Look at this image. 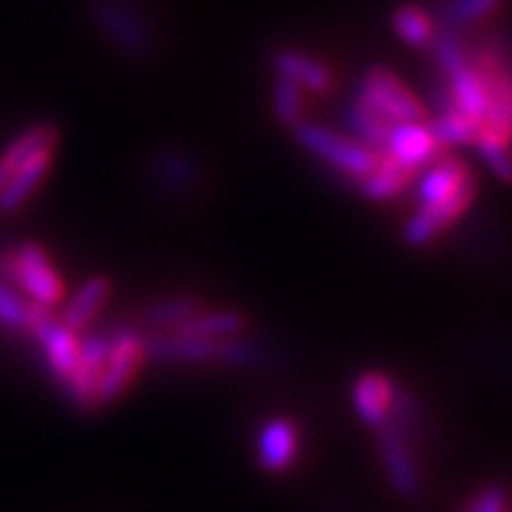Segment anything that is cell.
Wrapping results in <instances>:
<instances>
[{"instance_id":"obj_1","label":"cell","mask_w":512,"mask_h":512,"mask_svg":"<svg viewBox=\"0 0 512 512\" xmlns=\"http://www.w3.org/2000/svg\"><path fill=\"white\" fill-rule=\"evenodd\" d=\"M0 272L24 293H29L34 304L48 306V309L61 304L63 280L40 243H24L16 251H3Z\"/></svg>"},{"instance_id":"obj_2","label":"cell","mask_w":512,"mask_h":512,"mask_svg":"<svg viewBox=\"0 0 512 512\" xmlns=\"http://www.w3.org/2000/svg\"><path fill=\"white\" fill-rule=\"evenodd\" d=\"M296 139L304 144L309 152H314V155H319L322 160L330 162L332 168H337L340 173H345V176L358 178V181L377 165L379 155H382L377 149H371L369 144L348 139V136L337 134L332 128L309 121L296 123Z\"/></svg>"},{"instance_id":"obj_3","label":"cell","mask_w":512,"mask_h":512,"mask_svg":"<svg viewBox=\"0 0 512 512\" xmlns=\"http://www.w3.org/2000/svg\"><path fill=\"white\" fill-rule=\"evenodd\" d=\"M358 97L377 110L384 121L390 123H411V121H426L424 102L413 95L411 89L405 87L398 76L387 71V68H371L366 71L364 81H361V92Z\"/></svg>"},{"instance_id":"obj_4","label":"cell","mask_w":512,"mask_h":512,"mask_svg":"<svg viewBox=\"0 0 512 512\" xmlns=\"http://www.w3.org/2000/svg\"><path fill=\"white\" fill-rule=\"evenodd\" d=\"M144 356V340L134 330H118L110 335L108 356L97 379V403H113L121 398L142 369Z\"/></svg>"},{"instance_id":"obj_5","label":"cell","mask_w":512,"mask_h":512,"mask_svg":"<svg viewBox=\"0 0 512 512\" xmlns=\"http://www.w3.org/2000/svg\"><path fill=\"white\" fill-rule=\"evenodd\" d=\"M27 330L37 335V340L45 348L48 364L53 366L55 377L66 382L68 374L74 371L76 358H79V340L76 332L68 330L66 324L53 319V309L40 304L27 306Z\"/></svg>"},{"instance_id":"obj_6","label":"cell","mask_w":512,"mask_h":512,"mask_svg":"<svg viewBox=\"0 0 512 512\" xmlns=\"http://www.w3.org/2000/svg\"><path fill=\"white\" fill-rule=\"evenodd\" d=\"M473 196H476V181L468 178L455 194L445 196L442 202L418 207L416 215H413L411 220H408V225H405V241L411 243V246H416V249H421V246H426L429 241H434L447 225L455 223L465 209L471 207Z\"/></svg>"},{"instance_id":"obj_7","label":"cell","mask_w":512,"mask_h":512,"mask_svg":"<svg viewBox=\"0 0 512 512\" xmlns=\"http://www.w3.org/2000/svg\"><path fill=\"white\" fill-rule=\"evenodd\" d=\"M384 152L403 162L405 168L421 170L426 165H432L437 157L445 155V147L437 142V136L432 134V128L426 121H411V123H392Z\"/></svg>"},{"instance_id":"obj_8","label":"cell","mask_w":512,"mask_h":512,"mask_svg":"<svg viewBox=\"0 0 512 512\" xmlns=\"http://www.w3.org/2000/svg\"><path fill=\"white\" fill-rule=\"evenodd\" d=\"M110 348V335L97 332V335L87 337L84 343H79V358H76L74 371L68 374L66 387L71 390L74 400L84 408L97 405V379L105 366V356Z\"/></svg>"},{"instance_id":"obj_9","label":"cell","mask_w":512,"mask_h":512,"mask_svg":"<svg viewBox=\"0 0 512 512\" xmlns=\"http://www.w3.org/2000/svg\"><path fill=\"white\" fill-rule=\"evenodd\" d=\"M379 450H382L384 468L390 476L392 486L398 489L403 497H416L421 492V476H418L416 460H413L408 442L395 426L384 424L379 429Z\"/></svg>"},{"instance_id":"obj_10","label":"cell","mask_w":512,"mask_h":512,"mask_svg":"<svg viewBox=\"0 0 512 512\" xmlns=\"http://www.w3.org/2000/svg\"><path fill=\"white\" fill-rule=\"evenodd\" d=\"M395 384L390 377H384L379 371H369L364 377H358L353 387V405H356L358 418L371 429H382L392 416L395 408Z\"/></svg>"},{"instance_id":"obj_11","label":"cell","mask_w":512,"mask_h":512,"mask_svg":"<svg viewBox=\"0 0 512 512\" xmlns=\"http://www.w3.org/2000/svg\"><path fill=\"white\" fill-rule=\"evenodd\" d=\"M256 458L267 473H283L298 458V429L288 418H272L259 432Z\"/></svg>"},{"instance_id":"obj_12","label":"cell","mask_w":512,"mask_h":512,"mask_svg":"<svg viewBox=\"0 0 512 512\" xmlns=\"http://www.w3.org/2000/svg\"><path fill=\"white\" fill-rule=\"evenodd\" d=\"M144 351L160 361H183V364H207L220 361V340H204L173 332V335H157L144 343Z\"/></svg>"},{"instance_id":"obj_13","label":"cell","mask_w":512,"mask_h":512,"mask_svg":"<svg viewBox=\"0 0 512 512\" xmlns=\"http://www.w3.org/2000/svg\"><path fill=\"white\" fill-rule=\"evenodd\" d=\"M50 162H53L50 149L34 152L27 160L19 162L11 178L6 181V186L0 189V212H14V209H19L21 204L27 202L32 191L42 183V178L48 176Z\"/></svg>"},{"instance_id":"obj_14","label":"cell","mask_w":512,"mask_h":512,"mask_svg":"<svg viewBox=\"0 0 512 512\" xmlns=\"http://www.w3.org/2000/svg\"><path fill=\"white\" fill-rule=\"evenodd\" d=\"M468 178H473L471 168L460 157H437L418 183V207L442 202L445 196L455 194Z\"/></svg>"},{"instance_id":"obj_15","label":"cell","mask_w":512,"mask_h":512,"mask_svg":"<svg viewBox=\"0 0 512 512\" xmlns=\"http://www.w3.org/2000/svg\"><path fill=\"white\" fill-rule=\"evenodd\" d=\"M413 176H416V170L405 168L403 162L382 152L377 165L361 178V191L374 202H387V199H395V196L403 194L408 189V183L413 181Z\"/></svg>"},{"instance_id":"obj_16","label":"cell","mask_w":512,"mask_h":512,"mask_svg":"<svg viewBox=\"0 0 512 512\" xmlns=\"http://www.w3.org/2000/svg\"><path fill=\"white\" fill-rule=\"evenodd\" d=\"M110 298V280L105 277H89L87 283L76 290V296L71 298V304L63 311L61 322L66 324L68 330H81L87 327L92 319L100 314V309L108 304Z\"/></svg>"},{"instance_id":"obj_17","label":"cell","mask_w":512,"mask_h":512,"mask_svg":"<svg viewBox=\"0 0 512 512\" xmlns=\"http://www.w3.org/2000/svg\"><path fill=\"white\" fill-rule=\"evenodd\" d=\"M275 68L280 76H288L311 92H330L332 89V71L324 63L314 61L309 55L293 53V50H283L275 55Z\"/></svg>"},{"instance_id":"obj_18","label":"cell","mask_w":512,"mask_h":512,"mask_svg":"<svg viewBox=\"0 0 512 512\" xmlns=\"http://www.w3.org/2000/svg\"><path fill=\"white\" fill-rule=\"evenodd\" d=\"M243 324H246V319L238 311H209V314H199L196 311L194 317L178 324L173 332L204 337V340H225V337L238 335L243 330Z\"/></svg>"},{"instance_id":"obj_19","label":"cell","mask_w":512,"mask_h":512,"mask_svg":"<svg viewBox=\"0 0 512 512\" xmlns=\"http://www.w3.org/2000/svg\"><path fill=\"white\" fill-rule=\"evenodd\" d=\"M345 121H348V126L353 128V134H356L358 139H364V144H369V147L377 149V152H384V144H387L392 123L384 121L382 115L374 108H369L361 97H356V100L348 105V110H345Z\"/></svg>"},{"instance_id":"obj_20","label":"cell","mask_w":512,"mask_h":512,"mask_svg":"<svg viewBox=\"0 0 512 512\" xmlns=\"http://www.w3.org/2000/svg\"><path fill=\"white\" fill-rule=\"evenodd\" d=\"M100 21L105 32H110L115 37V42L121 45V48L131 50V53H142V50L149 48L147 32L139 27V21H134L128 16L126 8L115 6H100Z\"/></svg>"},{"instance_id":"obj_21","label":"cell","mask_w":512,"mask_h":512,"mask_svg":"<svg viewBox=\"0 0 512 512\" xmlns=\"http://www.w3.org/2000/svg\"><path fill=\"white\" fill-rule=\"evenodd\" d=\"M392 27L398 32V37L413 48H424L434 37V21L426 14L424 8L418 6H398L392 14Z\"/></svg>"},{"instance_id":"obj_22","label":"cell","mask_w":512,"mask_h":512,"mask_svg":"<svg viewBox=\"0 0 512 512\" xmlns=\"http://www.w3.org/2000/svg\"><path fill=\"white\" fill-rule=\"evenodd\" d=\"M55 144H58V131H55L50 123H37V126L27 128L24 134H19L11 142V147L3 152L0 157H6L11 165H19V162L27 160L29 155H34V152H42V149H50L53 152Z\"/></svg>"},{"instance_id":"obj_23","label":"cell","mask_w":512,"mask_h":512,"mask_svg":"<svg viewBox=\"0 0 512 512\" xmlns=\"http://www.w3.org/2000/svg\"><path fill=\"white\" fill-rule=\"evenodd\" d=\"M196 311H199V298L176 296L152 306V309L144 314V319H147L149 327H155V330H176L178 324H183L186 319L194 317Z\"/></svg>"},{"instance_id":"obj_24","label":"cell","mask_w":512,"mask_h":512,"mask_svg":"<svg viewBox=\"0 0 512 512\" xmlns=\"http://www.w3.org/2000/svg\"><path fill=\"white\" fill-rule=\"evenodd\" d=\"M505 131H494V128H479L476 134V144H479L481 155L489 162L494 176L505 183L510 178V147H507Z\"/></svg>"},{"instance_id":"obj_25","label":"cell","mask_w":512,"mask_h":512,"mask_svg":"<svg viewBox=\"0 0 512 512\" xmlns=\"http://www.w3.org/2000/svg\"><path fill=\"white\" fill-rule=\"evenodd\" d=\"M275 113L283 123L296 126L298 121H304V87H298L296 81L288 79V76L277 74L275 84Z\"/></svg>"},{"instance_id":"obj_26","label":"cell","mask_w":512,"mask_h":512,"mask_svg":"<svg viewBox=\"0 0 512 512\" xmlns=\"http://www.w3.org/2000/svg\"><path fill=\"white\" fill-rule=\"evenodd\" d=\"M502 0H450L445 6V16L452 24H471L476 19L494 14Z\"/></svg>"},{"instance_id":"obj_27","label":"cell","mask_w":512,"mask_h":512,"mask_svg":"<svg viewBox=\"0 0 512 512\" xmlns=\"http://www.w3.org/2000/svg\"><path fill=\"white\" fill-rule=\"evenodd\" d=\"M27 306L14 290H8L0 285V322L14 327V330H24L27 327Z\"/></svg>"},{"instance_id":"obj_28","label":"cell","mask_w":512,"mask_h":512,"mask_svg":"<svg viewBox=\"0 0 512 512\" xmlns=\"http://www.w3.org/2000/svg\"><path fill=\"white\" fill-rule=\"evenodd\" d=\"M463 512H507V494L502 486H486L471 499V505Z\"/></svg>"},{"instance_id":"obj_29","label":"cell","mask_w":512,"mask_h":512,"mask_svg":"<svg viewBox=\"0 0 512 512\" xmlns=\"http://www.w3.org/2000/svg\"><path fill=\"white\" fill-rule=\"evenodd\" d=\"M11 173H14V165H11L6 157H0V189L6 186V181L11 178Z\"/></svg>"}]
</instances>
